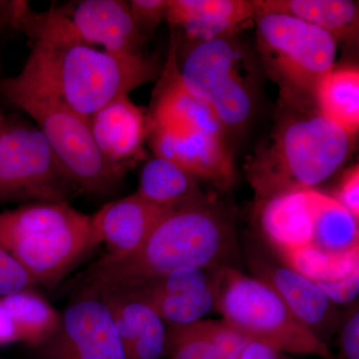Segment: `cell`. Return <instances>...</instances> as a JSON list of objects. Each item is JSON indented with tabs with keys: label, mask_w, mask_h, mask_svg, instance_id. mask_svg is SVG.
<instances>
[{
	"label": "cell",
	"mask_w": 359,
	"mask_h": 359,
	"mask_svg": "<svg viewBox=\"0 0 359 359\" xmlns=\"http://www.w3.org/2000/svg\"><path fill=\"white\" fill-rule=\"evenodd\" d=\"M0 95L36 123L59 164L81 194L104 196L114 192L125 172L101 155L89 120L45 97L0 81Z\"/></svg>",
	"instance_id": "8"
},
{
	"label": "cell",
	"mask_w": 359,
	"mask_h": 359,
	"mask_svg": "<svg viewBox=\"0 0 359 359\" xmlns=\"http://www.w3.org/2000/svg\"><path fill=\"white\" fill-rule=\"evenodd\" d=\"M97 245L91 217L69 203L39 202L0 212V248L35 285H54Z\"/></svg>",
	"instance_id": "4"
},
{
	"label": "cell",
	"mask_w": 359,
	"mask_h": 359,
	"mask_svg": "<svg viewBox=\"0 0 359 359\" xmlns=\"http://www.w3.org/2000/svg\"><path fill=\"white\" fill-rule=\"evenodd\" d=\"M214 287L216 309L223 320L250 340L280 353L335 359L327 344L304 327L263 280L222 266L214 271Z\"/></svg>",
	"instance_id": "5"
},
{
	"label": "cell",
	"mask_w": 359,
	"mask_h": 359,
	"mask_svg": "<svg viewBox=\"0 0 359 359\" xmlns=\"http://www.w3.org/2000/svg\"><path fill=\"white\" fill-rule=\"evenodd\" d=\"M13 342H18V335L11 314L4 306L2 297H0V346H6Z\"/></svg>",
	"instance_id": "36"
},
{
	"label": "cell",
	"mask_w": 359,
	"mask_h": 359,
	"mask_svg": "<svg viewBox=\"0 0 359 359\" xmlns=\"http://www.w3.org/2000/svg\"><path fill=\"white\" fill-rule=\"evenodd\" d=\"M128 6L135 27L144 39L152 36L160 23L166 20L168 0H131Z\"/></svg>",
	"instance_id": "29"
},
{
	"label": "cell",
	"mask_w": 359,
	"mask_h": 359,
	"mask_svg": "<svg viewBox=\"0 0 359 359\" xmlns=\"http://www.w3.org/2000/svg\"><path fill=\"white\" fill-rule=\"evenodd\" d=\"M4 115L0 113V124H1L2 120H4Z\"/></svg>",
	"instance_id": "37"
},
{
	"label": "cell",
	"mask_w": 359,
	"mask_h": 359,
	"mask_svg": "<svg viewBox=\"0 0 359 359\" xmlns=\"http://www.w3.org/2000/svg\"><path fill=\"white\" fill-rule=\"evenodd\" d=\"M198 325L217 347L221 359H238L250 340L224 320H203Z\"/></svg>",
	"instance_id": "28"
},
{
	"label": "cell",
	"mask_w": 359,
	"mask_h": 359,
	"mask_svg": "<svg viewBox=\"0 0 359 359\" xmlns=\"http://www.w3.org/2000/svg\"><path fill=\"white\" fill-rule=\"evenodd\" d=\"M40 347L44 359H128L107 304L86 287L61 314L57 330Z\"/></svg>",
	"instance_id": "10"
},
{
	"label": "cell",
	"mask_w": 359,
	"mask_h": 359,
	"mask_svg": "<svg viewBox=\"0 0 359 359\" xmlns=\"http://www.w3.org/2000/svg\"><path fill=\"white\" fill-rule=\"evenodd\" d=\"M136 194L151 204L169 210L207 198L198 180L171 161L155 155L142 169Z\"/></svg>",
	"instance_id": "22"
},
{
	"label": "cell",
	"mask_w": 359,
	"mask_h": 359,
	"mask_svg": "<svg viewBox=\"0 0 359 359\" xmlns=\"http://www.w3.org/2000/svg\"><path fill=\"white\" fill-rule=\"evenodd\" d=\"M235 248L228 215L205 198L167 212L129 256L99 259L87 271L84 287L130 290L177 269L231 266Z\"/></svg>",
	"instance_id": "2"
},
{
	"label": "cell",
	"mask_w": 359,
	"mask_h": 359,
	"mask_svg": "<svg viewBox=\"0 0 359 359\" xmlns=\"http://www.w3.org/2000/svg\"><path fill=\"white\" fill-rule=\"evenodd\" d=\"M238 359H280V353L264 342L250 340Z\"/></svg>",
	"instance_id": "35"
},
{
	"label": "cell",
	"mask_w": 359,
	"mask_h": 359,
	"mask_svg": "<svg viewBox=\"0 0 359 359\" xmlns=\"http://www.w3.org/2000/svg\"><path fill=\"white\" fill-rule=\"evenodd\" d=\"M176 39L154 89L149 112L150 127L177 132H196L226 139V129L212 108L188 90L178 72Z\"/></svg>",
	"instance_id": "15"
},
{
	"label": "cell",
	"mask_w": 359,
	"mask_h": 359,
	"mask_svg": "<svg viewBox=\"0 0 359 359\" xmlns=\"http://www.w3.org/2000/svg\"><path fill=\"white\" fill-rule=\"evenodd\" d=\"M168 359H221L218 349L198 323L168 325Z\"/></svg>",
	"instance_id": "27"
},
{
	"label": "cell",
	"mask_w": 359,
	"mask_h": 359,
	"mask_svg": "<svg viewBox=\"0 0 359 359\" xmlns=\"http://www.w3.org/2000/svg\"><path fill=\"white\" fill-rule=\"evenodd\" d=\"M2 301L13 320L18 342L42 346L59 327L61 314L32 289L7 295Z\"/></svg>",
	"instance_id": "25"
},
{
	"label": "cell",
	"mask_w": 359,
	"mask_h": 359,
	"mask_svg": "<svg viewBox=\"0 0 359 359\" xmlns=\"http://www.w3.org/2000/svg\"><path fill=\"white\" fill-rule=\"evenodd\" d=\"M18 32L30 40L32 51L20 74L4 81L85 119L118 97L157 80L162 71L158 60L145 54L117 55L80 41L59 7L42 13L28 7Z\"/></svg>",
	"instance_id": "1"
},
{
	"label": "cell",
	"mask_w": 359,
	"mask_h": 359,
	"mask_svg": "<svg viewBox=\"0 0 359 359\" xmlns=\"http://www.w3.org/2000/svg\"><path fill=\"white\" fill-rule=\"evenodd\" d=\"M340 359H359V309L353 304L348 313L340 320Z\"/></svg>",
	"instance_id": "31"
},
{
	"label": "cell",
	"mask_w": 359,
	"mask_h": 359,
	"mask_svg": "<svg viewBox=\"0 0 359 359\" xmlns=\"http://www.w3.org/2000/svg\"><path fill=\"white\" fill-rule=\"evenodd\" d=\"M256 18L247 0H168L166 20L187 41L235 37Z\"/></svg>",
	"instance_id": "18"
},
{
	"label": "cell",
	"mask_w": 359,
	"mask_h": 359,
	"mask_svg": "<svg viewBox=\"0 0 359 359\" xmlns=\"http://www.w3.org/2000/svg\"><path fill=\"white\" fill-rule=\"evenodd\" d=\"M215 269H177L122 292L147 304L167 325H192L216 309Z\"/></svg>",
	"instance_id": "11"
},
{
	"label": "cell",
	"mask_w": 359,
	"mask_h": 359,
	"mask_svg": "<svg viewBox=\"0 0 359 359\" xmlns=\"http://www.w3.org/2000/svg\"><path fill=\"white\" fill-rule=\"evenodd\" d=\"M89 126L101 155L113 167L126 173L143 159L150 133L149 112L118 97L89 118Z\"/></svg>",
	"instance_id": "16"
},
{
	"label": "cell",
	"mask_w": 359,
	"mask_h": 359,
	"mask_svg": "<svg viewBox=\"0 0 359 359\" xmlns=\"http://www.w3.org/2000/svg\"><path fill=\"white\" fill-rule=\"evenodd\" d=\"M80 41L117 55H144L147 40L135 27L128 1L81 0L59 7Z\"/></svg>",
	"instance_id": "12"
},
{
	"label": "cell",
	"mask_w": 359,
	"mask_h": 359,
	"mask_svg": "<svg viewBox=\"0 0 359 359\" xmlns=\"http://www.w3.org/2000/svg\"><path fill=\"white\" fill-rule=\"evenodd\" d=\"M347 211L359 219V167H351L340 182L339 190L334 196Z\"/></svg>",
	"instance_id": "33"
},
{
	"label": "cell",
	"mask_w": 359,
	"mask_h": 359,
	"mask_svg": "<svg viewBox=\"0 0 359 359\" xmlns=\"http://www.w3.org/2000/svg\"><path fill=\"white\" fill-rule=\"evenodd\" d=\"M259 52L269 76L280 87L283 99L304 104L332 70L337 40L318 26L282 13L256 18Z\"/></svg>",
	"instance_id": "7"
},
{
	"label": "cell",
	"mask_w": 359,
	"mask_h": 359,
	"mask_svg": "<svg viewBox=\"0 0 359 359\" xmlns=\"http://www.w3.org/2000/svg\"><path fill=\"white\" fill-rule=\"evenodd\" d=\"M316 283L334 304H351L358 299L359 294V269L334 282Z\"/></svg>",
	"instance_id": "32"
},
{
	"label": "cell",
	"mask_w": 359,
	"mask_h": 359,
	"mask_svg": "<svg viewBox=\"0 0 359 359\" xmlns=\"http://www.w3.org/2000/svg\"><path fill=\"white\" fill-rule=\"evenodd\" d=\"M32 276L7 250L0 248V297L32 289Z\"/></svg>",
	"instance_id": "30"
},
{
	"label": "cell",
	"mask_w": 359,
	"mask_h": 359,
	"mask_svg": "<svg viewBox=\"0 0 359 359\" xmlns=\"http://www.w3.org/2000/svg\"><path fill=\"white\" fill-rule=\"evenodd\" d=\"M282 259L290 268L314 283L334 282L359 269V250L332 255L309 245L285 255Z\"/></svg>",
	"instance_id": "26"
},
{
	"label": "cell",
	"mask_w": 359,
	"mask_h": 359,
	"mask_svg": "<svg viewBox=\"0 0 359 359\" xmlns=\"http://www.w3.org/2000/svg\"><path fill=\"white\" fill-rule=\"evenodd\" d=\"M311 190L294 191L262 202V230L280 257L311 244Z\"/></svg>",
	"instance_id": "20"
},
{
	"label": "cell",
	"mask_w": 359,
	"mask_h": 359,
	"mask_svg": "<svg viewBox=\"0 0 359 359\" xmlns=\"http://www.w3.org/2000/svg\"><path fill=\"white\" fill-rule=\"evenodd\" d=\"M92 290L107 304L127 358H166L168 325L147 304L122 290Z\"/></svg>",
	"instance_id": "19"
},
{
	"label": "cell",
	"mask_w": 359,
	"mask_h": 359,
	"mask_svg": "<svg viewBox=\"0 0 359 359\" xmlns=\"http://www.w3.org/2000/svg\"><path fill=\"white\" fill-rule=\"evenodd\" d=\"M255 278L269 285L304 327L327 344L339 330L340 313L318 283L297 273L285 263L256 255L250 257Z\"/></svg>",
	"instance_id": "13"
},
{
	"label": "cell",
	"mask_w": 359,
	"mask_h": 359,
	"mask_svg": "<svg viewBox=\"0 0 359 359\" xmlns=\"http://www.w3.org/2000/svg\"><path fill=\"white\" fill-rule=\"evenodd\" d=\"M250 60L235 37L187 41L181 49L176 45L182 81L212 108L226 132L242 129L256 107L257 76Z\"/></svg>",
	"instance_id": "6"
},
{
	"label": "cell",
	"mask_w": 359,
	"mask_h": 359,
	"mask_svg": "<svg viewBox=\"0 0 359 359\" xmlns=\"http://www.w3.org/2000/svg\"><path fill=\"white\" fill-rule=\"evenodd\" d=\"M148 140L155 156L171 161L198 181L222 191L233 185L235 170L226 139L150 127Z\"/></svg>",
	"instance_id": "14"
},
{
	"label": "cell",
	"mask_w": 359,
	"mask_h": 359,
	"mask_svg": "<svg viewBox=\"0 0 359 359\" xmlns=\"http://www.w3.org/2000/svg\"><path fill=\"white\" fill-rule=\"evenodd\" d=\"M353 139L320 113L290 120L248 165L250 185L261 202L314 189L344 166Z\"/></svg>",
	"instance_id": "3"
},
{
	"label": "cell",
	"mask_w": 359,
	"mask_h": 359,
	"mask_svg": "<svg viewBox=\"0 0 359 359\" xmlns=\"http://www.w3.org/2000/svg\"><path fill=\"white\" fill-rule=\"evenodd\" d=\"M28 6L22 0H0V34L16 32L18 21Z\"/></svg>",
	"instance_id": "34"
},
{
	"label": "cell",
	"mask_w": 359,
	"mask_h": 359,
	"mask_svg": "<svg viewBox=\"0 0 359 359\" xmlns=\"http://www.w3.org/2000/svg\"><path fill=\"white\" fill-rule=\"evenodd\" d=\"M257 18L282 13L318 26L335 39L354 41L358 32V4L349 0H257Z\"/></svg>",
	"instance_id": "21"
},
{
	"label": "cell",
	"mask_w": 359,
	"mask_h": 359,
	"mask_svg": "<svg viewBox=\"0 0 359 359\" xmlns=\"http://www.w3.org/2000/svg\"><path fill=\"white\" fill-rule=\"evenodd\" d=\"M313 238L311 244L332 255L359 250L358 219L334 196L311 190Z\"/></svg>",
	"instance_id": "23"
},
{
	"label": "cell",
	"mask_w": 359,
	"mask_h": 359,
	"mask_svg": "<svg viewBox=\"0 0 359 359\" xmlns=\"http://www.w3.org/2000/svg\"><path fill=\"white\" fill-rule=\"evenodd\" d=\"M313 99L320 114L355 136L359 128L358 68L328 71L316 84Z\"/></svg>",
	"instance_id": "24"
},
{
	"label": "cell",
	"mask_w": 359,
	"mask_h": 359,
	"mask_svg": "<svg viewBox=\"0 0 359 359\" xmlns=\"http://www.w3.org/2000/svg\"><path fill=\"white\" fill-rule=\"evenodd\" d=\"M80 194L39 127L4 115L0 124V203H69Z\"/></svg>",
	"instance_id": "9"
},
{
	"label": "cell",
	"mask_w": 359,
	"mask_h": 359,
	"mask_svg": "<svg viewBox=\"0 0 359 359\" xmlns=\"http://www.w3.org/2000/svg\"><path fill=\"white\" fill-rule=\"evenodd\" d=\"M173 210L147 202L136 193L111 201L91 217L97 245L107 248L106 257L121 259L138 249L160 219Z\"/></svg>",
	"instance_id": "17"
}]
</instances>
